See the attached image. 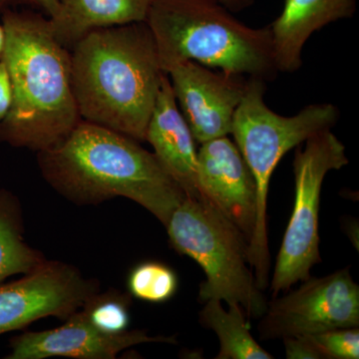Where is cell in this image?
<instances>
[{
  "label": "cell",
  "mask_w": 359,
  "mask_h": 359,
  "mask_svg": "<svg viewBox=\"0 0 359 359\" xmlns=\"http://www.w3.org/2000/svg\"><path fill=\"white\" fill-rule=\"evenodd\" d=\"M1 60L13 89V103L0 123V142L39 153L55 147L81 121L72 76L71 50L51 21L39 13L6 8Z\"/></svg>",
  "instance_id": "1"
},
{
  "label": "cell",
  "mask_w": 359,
  "mask_h": 359,
  "mask_svg": "<svg viewBox=\"0 0 359 359\" xmlns=\"http://www.w3.org/2000/svg\"><path fill=\"white\" fill-rule=\"evenodd\" d=\"M140 142L81 120L55 147L37 153L42 176L68 200L100 204L127 198L166 226L186 194Z\"/></svg>",
  "instance_id": "2"
},
{
  "label": "cell",
  "mask_w": 359,
  "mask_h": 359,
  "mask_svg": "<svg viewBox=\"0 0 359 359\" xmlns=\"http://www.w3.org/2000/svg\"><path fill=\"white\" fill-rule=\"evenodd\" d=\"M166 72L146 21L92 30L71 48L81 120L145 141Z\"/></svg>",
  "instance_id": "3"
},
{
  "label": "cell",
  "mask_w": 359,
  "mask_h": 359,
  "mask_svg": "<svg viewBox=\"0 0 359 359\" xmlns=\"http://www.w3.org/2000/svg\"><path fill=\"white\" fill-rule=\"evenodd\" d=\"M146 23L164 72L191 60L266 82L278 75L271 27L241 22L219 0H152Z\"/></svg>",
  "instance_id": "4"
},
{
  "label": "cell",
  "mask_w": 359,
  "mask_h": 359,
  "mask_svg": "<svg viewBox=\"0 0 359 359\" xmlns=\"http://www.w3.org/2000/svg\"><path fill=\"white\" fill-rule=\"evenodd\" d=\"M266 81L248 77L242 101L233 116L231 135L257 185V223L249 244V261L257 287H268L271 255L268 237L269 181L283 156L313 135L332 130L339 110L330 103L311 104L285 117L264 103Z\"/></svg>",
  "instance_id": "5"
},
{
  "label": "cell",
  "mask_w": 359,
  "mask_h": 359,
  "mask_svg": "<svg viewBox=\"0 0 359 359\" xmlns=\"http://www.w3.org/2000/svg\"><path fill=\"white\" fill-rule=\"evenodd\" d=\"M165 228L173 249L204 271L201 302L217 299L240 304L247 318L264 316L268 302L250 264L249 244L210 201L186 196Z\"/></svg>",
  "instance_id": "6"
},
{
  "label": "cell",
  "mask_w": 359,
  "mask_h": 359,
  "mask_svg": "<svg viewBox=\"0 0 359 359\" xmlns=\"http://www.w3.org/2000/svg\"><path fill=\"white\" fill-rule=\"evenodd\" d=\"M294 160V211L276 259L271 290L273 297L311 278V269L320 263L318 215L321 187L328 172L348 165L346 147L332 130L313 135Z\"/></svg>",
  "instance_id": "7"
},
{
  "label": "cell",
  "mask_w": 359,
  "mask_h": 359,
  "mask_svg": "<svg viewBox=\"0 0 359 359\" xmlns=\"http://www.w3.org/2000/svg\"><path fill=\"white\" fill-rule=\"evenodd\" d=\"M359 287L349 269L304 280L299 289L273 297L257 325L264 340L358 327Z\"/></svg>",
  "instance_id": "8"
},
{
  "label": "cell",
  "mask_w": 359,
  "mask_h": 359,
  "mask_svg": "<svg viewBox=\"0 0 359 359\" xmlns=\"http://www.w3.org/2000/svg\"><path fill=\"white\" fill-rule=\"evenodd\" d=\"M97 290L98 285L73 266L45 261L20 280L0 285V335L47 316L67 320Z\"/></svg>",
  "instance_id": "9"
},
{
  "label": "cell",
  "mask_w": 359,
  "mask_h": 359,
  "mask_svg": "<svg viewBox=\"0 0 359 359\" xmlns=\"http://www.w3.org/2000/svg\"><path fill=\"white\" fill-rule=\"evenodd\" d=\"M167 74L196 142L203 144L231 133L248 77L212 71L191 60L172 66Z\"/></svg>",
  "instance_id": "10"
},
{
  "label": "cell",
  "mask_w": 359,
  "mask_h": 359,
  "mask_svg": "<svg viewBox=\"0 0 359 359\" xmlns=\"http://www.w3.org/2000/svg\"><path fill=\"white\" fill-rule=\"evenodd\" d=\"M200 192L250 244L257 223V185L238 146L228 136L201 144L197 155Z\"/></svg>",
  "instance_id": "11"
},
{
  "label": "cell",
  "mask_w": 359,
  "mask_h": 359,
  "mask_svg": "<svg viewBox=\"0 0 359 359\" xmlns=\"http://www.w3.org/2000/svg\"><path fill=\"white\" fill-rule=\"evenodd\" d=\"M175 344L173 337H150L143 330H132L111 334L101 332L90 323L82 309L71 314L65 325L43 330L25 332L11 340L8 359H44L71 358L112 359L120 351L145 342Z\"/></svg>",
  "instance_id": "12"
},
{
  "label": "cell",
  "mask_w": 359,
  "mask_h": 359,
  "mask_svg": "<svg viewBox=\"0 0 359 359\" xmlns=\"http://www.w3.org/2000/svg\"><path fill=\"white\" fill-rule=\"evenodd\" d=\"M145 141L187 197L203 199L198 183L196 141L185 117L180 111L168 74L162 83L151 114ZM205 199V198H204Z\"/></svg>",
  "instance_id": "13"
},
{
  "label": "cell",
  "mask_w": 359,
  "mask_h": 359,
  "mask_svg": "<svg viewBox=\"0 0 359 359\" xmlns=\"http://www.w3.org/2000/svg\"><path fill=\"white\" fill-rule=\"evenodd\" d=\"M355 13L356 0H285L282 13L269 25L276 69L285 73L299 70L309 37Z\"/></svg>",
  "instance_id": "14"
},
{
  "label": "cell",
  "mask_w": 359,
  "mask_h": 359,
  "mask_svg": "<svg viewBox=\"0 0 359 359\" xmlns=\"http://www.w3.org/2000/svg\"><path fill=\"white\" fill-rule=\"evenodd\" d=\"M152 0H59L51 21L59 41L72 48L84 35L109 26L146 21Z\"/></svg>",
  "instance_id": "15"
},
{
  "label": "cell",
  "mask_w": 359,
  "mask_h": 359,
  "mask_svg": "<svg viewBox=\"0 0 359 359\" xmlns=\"http://www.w3.org/2000/svg\"><path fill=\"white\" fill-rule=\"evenodd\" d=\"M200 311L203 327L215 332L219 342L217 359H273V356L264 351L250 332L247 316L240 304H230L229 311L217 299L204 302Z\"/></svg>",
  "instance_id": "16"
},
{
  "label": "cell",
  "mask_w": 359,
  "mask_h": 359,
  "mask_svg": "<svg viewBox=\"0 0 359 359\" xmlns=\"http://www.w3.org/2000/svg\"><path fill=\"white\" fill-rule=\"evenodd\" d=\"M46 259L23 238L20 203L6 190H0V283L9 276L27 275Z\"/></svg>",
  "instance_id": "17"
},
{
  "label": "cell",
  "mask_w": 359,
  "mask_h": 359,
  "mask_svg": "<svg viewBox=\"0 0 359 359\" xmlns=\"http://www.w3.org/2000/svg\"><path fill=\"white\" fill-rule=\"evenodd\" d=\"M130 292L141 301L160 304L169 301L178 290V278L171 268L158 262H146L132 269Z\"/></svg>",
  "instance_id": "18"
},
{
  "label": "cell",
  "mask_w": 359,
  "mask_h": 359,
  "mask_svg": "<svg viewBox=\"0 0 359 359\" xmlns=\"http://www.w3.org/2000/svg\"><path fill=\"white\" fill-rule=\"evenodd\" d=\"M129 301L124 295L108 294L92 297L84 304L83 311L90 323L105 334H117L126 332L129 325Z\"/></svg>",
  "instance_id": "19"
},
{
  "label": "cell",
  "mask_w": 359,
  "mask_h": 359,
  "mask_svg": "<svg viewBox=\"0 0 359 359\" xmlns=\"http://www.w3.org/2000/svg\"><path fill=\"white\" fill-rule=\"evenodd\" d=\"M321 359H358V327L337 328L306 335Z\"/></svg>",
  "instance_id": "20"
},
{
  "label": "cell",
  "mask_w": 359,
  "mask_h": 359,
  "mask_svg": "<svg viewBox=\"0 0 359 359\" xmlns=\"http://www.w3.org/2000/svg\"><path fill=\"white\" fill-rule=\"evenodd\" d=\"M287 359H321L306 335L283 339Z\"/></svg>",
  "instance_id": "21"
},
{
  "label": "cell",
  "mask_w": 359,
  "mask_h": 359,
  "mask_svg": "<svg viewBox=\"0 0 359 359\" xmlns=\"http://www.w3.org/2000/svg\"><path fill=\"white\" fill-rule=\"evenodd\" d=\"M13 103L11 79L4 61L0 59V123L4 121Z\"/></svg>",
  "instance_id": "22"
},
{
  "label": "cell",
  "mask_w": 359,
  "mask_h": 359,
  "mask_svg": "<svg viewBox=\"0 0 359 359\" xmlns=\"http://www.w3.org/2000/svg\"><path fill=\"white\" fill-rule=\"evenodd\" d=\"M18 1H26L36 4L43 9L49 18H54L59 8V0H0V14L4 13L6 8H9L11 4Z\"/></svg>",
  "instance_id": "23"
},
{
  "label": "cell",
  "mask_w": 359,
  "mask_h": 359,
  "mask_svg": "<svg viewBox=\"0 0 359 359\" xmlns=\"http://www.w3.org/2000/svg\"><path fill=\"white\" fill-rule=\"evenodd\" d=\"M231 13H240L254 6L255 0H219Z\"/></svg>",
  "instance_id": "24"
},
{
  "label": "cell",
  "mask_w": 359,
  "mask_h": 359,
  "mask_svg": "<svg viewBox=\"0 0 359 359\" xmlns=\"http://www.w3.org/2000/svg\"><path fill=\"white\" fill-rule=\"evenodd\" d=\"M4 46H6V30L4 25H0V58L4 53Z\"/></svg>",
  "instance_id": "25"
}]
</instances>
